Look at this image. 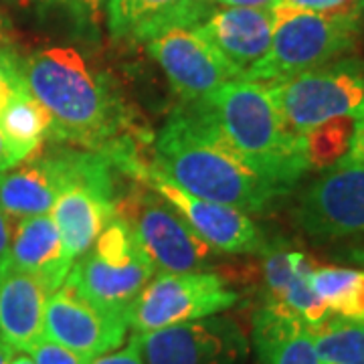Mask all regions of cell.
<instances>
[{
	"label": "cell",
	"instance_id": "obj_32",
	"mask_svg": "<svg viewBox=\"0 0 364 364\" xmlns=\"http://www.w3.org/2000/svg\"><path fill=\"white\" fill-rule=\"evenodd\" d=\"M11 235H13V225L11 219L6 217V213L0 208V259L4 257L9 243H11Z\"/></svg>",
	"mask_w": 364,
	"mask_h": 364
},
{
	"label": "cell",
	"instance_id": "obj_37",
	"mask_svg": "<svg viewBox=\"0 0 364 364\" xmlns=\"http://www.w3.org/2000/svg\"><path fill=\"white\" fill-rule=\"evenodd\" d=\"M358 14H360V23H364V0H360L358 4Z\"/></svg>",
	"mask_w": 364,
	"mask_h": 364
},
{
	"label": "cell",
	"instance_id": "obj_9",
	"mask_svg": "<svg viewBox=\"0 0 364 364\" xmlns=\"http://www.w3.org/2000/svg\"><path fill=\"white\" fill-rule=\"evenodd\" d=\"M237 299L239 296L215 273H158L134 301L128 324L134 334H148L217 316L233 308Z\"/></svg>",
	"mask_w": 364,
	"mask_h": 364
},
{
	"label": "cell",
	"instance_id": "obj_7",
	"mask_svg": "<svg viewBox=\"0 0 364 364\" xmlns=\"http://www.w3.org/2000/svg\"><path fill=\"white\" fill-rule=\"evenodd\" d=\"M109 160L117 170L130 174L136 182H142L156 191L210 249L221 253H261L267 247L257 225L249 219V215L186 193L178 184L162 176L156 168H152L150 162L138 154L136 144L119 148Z\"/></svg>",
	"mask_w": 364,
	"mask_h": 364
},
{
	"label": "cell",
	"instance_id": "obj_33",
	"mask_svg": "<svg viewBox=\"0 0 364 364\" xmlns=\"http://www.w3.org/2000/svg\"><path fill=\"white\" fill-rule=\"evenodd\" d=\"M225 6H241V9H272L279 0H217Z\"/></svg>",
	"mask_w": 364,
	"mask_h": 364
},
{
	"label": "cell",
	"instance_id": "obj_18",
	"mask_svg": "<svg viewBox=\"0 0 364 364\" xmlns=\"http://www.w3.org/2000/svg\"><path fill=\"white\" fill-rule=\"evenodd\" d=\"M4 255L16 267L37 277L49 294L65 284L73 265L51 215H37L16 223Z\"/></svg>",
	"mask_w": 364,
	"mask_h": 364
},
{
	"label": "cell",
	"instance_id": "obj_25",
	"mask_svg": "<svg viewBox=\"0 0 364 364\" xmlns=\"http://www.w3.org/2000/svg\"><path fill=\"white\" fill-rule=\"evenodd\" d=\"M13 9L21 11H49V9H67L71 13L85 16L90 21H97L104 0H2Z\"/></svg>",
	"mask_w": 364,
	"mask_h": 364
},
{
	"label": "cell",
	"instance_id": "obj_17",
	"mask_svg": "<svg viewBox=\"0 0 364 364\" xmlns=\"http://www.w3.org/2000/svg\"><path fill=\"white\" fill-rule=\"evenodd\" d=\"M49 291L37 277L0 259V338L14 352H28L45 338V308Z\"/></svg>",
	"mask_w": 364,
	"mask_h": 364
},
{
	"label": "cell",
	"instance_id": "obj_35",
	"mask_svg": "<svg viewBox=\"0 0 364 364\" xmlns=\"http://www.w3.org/2000/svg\"><path fill=\"white\" fill-rule=\"evenodd\" d=\"M14 356V350L0 338V364H9V360Z\"/></svg>",
	"mask_w": 364,
	"mask_h": 364
},
{
	"label": "cell",
	"instance_id": "obj_21",
	"mask_svg": "<svg viewBox=\"0 0 364 364\" xmlns=\"http://www.w3.org/2000/svg\"><path fill=\"white\" fill-rule=\"evenodd\" d=\"M310 284L332 316L364 322V269L314 267Z\"/></svg>",
	"mask_w": 364,
	"mask_h": 364
},
{
	"label": "cell",
	"instance_id": "obj_26",
	"mask_svg": "<svg viewBox=\"0 0 364 364\" xmlns=\"http://www.w3.org/2000/svg\"><path fill=\"white\" fill-rule=\"evenodd\" d=\"M23 87L26 85L21 71V57L11 47H0V107L14 91Z\"/></svg>",
	"mask_w": 364,
	"mask_h": 364
},
{
	"label": "cell",
	"instance_id": "obj_24",
	"mask_svg": "<svg viewBox=\"0 0 364 364\" xmlns=\"http://www.w3.org/2000/svg\"><path fill=\"white\" fill-rule=\"evenodd\" d=\"M263 304H277L294 275L308 261L301 251L284 247H265L263 251Z\"/></svg>",
	"mask_w": 364,
	"mask_h": 364
},
{
	"label": "cell",
	"instance_id": "obj_5",
	"mask_svg": "<svg viewBox=\"0 0 364 364\" xmlns=\"http://www.w3.org/2000/svg\"><path fill=\"white\" fill-rule=\"evenodd\" d=\"M154 273L156 267L140 249L130 227L114 217L93 247L73 261L65 286L102 312L128 320L134 301Z\"/></svg>",
	"mask_w": 364,
	"mask_h": 364
},
{
	"label": "cell",
	"instance_id": "obj_31",
	"mask_svg": "<svg viewBox=\"0 0 364 364\" xmlns=\"http://www.w3.org/2000/svg\"><path fill=\"white\" fill-rule=\"evenodd\" d=\"M23 160H26V158L14 148L13 144L6 140L4 132L0 130V172L13 168V166H16Z\"/></svg>",
	"mask_w": 364,
	"mask_h": 364
},
{
	"label": "cell",
	"instance_id": "obj_6",
	"mask_svg": "<svg viewBox=\"0 0 364 364\" xmlns=\"http://www.w3.org/2000/svg\"><path fill=\"white\" fill-rule=\"evenodd\" d=\"M265 85L287 128L298 136L324 122L364 117V61L360 59H338Z\"/></svg>",
	"mask_w": 364,
	"mask_h": 364
},
{
	"label": "cell",
	"instance_id": "obj_20",
	"mask_svg": "<svg viewBox=\"0 0 364 364\" xmlns=\"http://www.w3.org/2000/svg\"><path fill=\"white\" fill-rule=\"evenodd\" d=\"M0 130L23 156L31 158L41 144L49 140L53 119L31 91L23 87L14 91L0 107Z\"/></svg>",
	"mask_w": 364,
	"mask_h": 364
},
{
	"label": "cell",
	"instance_id": "obj_4",
	"mask_svg": "<svg viewBox=\"0 0 364 364\" xmlns=\"http://www.w3.org/2000/svg\"><path fill=\"white\" fill-rule=\"evenodd\" d=\"M273 37L269 53L245 79L272 83L328 65L350 53L360 35V18L328 16L291 9L284 2L272 6Z\"/></svg>",
	"mask_w": 364,
	"mask_h": 364
},
{
	"label": "cell",
	"instance_id": "obj_13",
	"mask_svg": "<svg viewBox=\"0 0 364 364\" xmlns=\"http://www.w3.org/2000/svg\"><path fill=\"white\" fill-rule=\"evenodd\" d=\"M146 49L186 102L217 90L231 79H241L233 67L198 35L195 26L170 28L164 35L148 41Z\"/></svg>",
	"mask_w": 364,
	"mask_h": 364
},
{
	"label": "cell",
	"instance_id": "obj_36",
	"mask_svg": "<svg viewBox=\"0 0 364 364\" xmlns=\"http://www.w3.org/2000/svg\"><path fill=\"white\" fill-rule=\"evenodd\" d=\"M9 364H35L33 358L28 354H14L13 358L9 360Z\"/></svg>",
	"mask_w": 364,
	"mask_h": 364
},
{
	"label": "cell",
	"instance_id": "obj_34",
	"mask_svg": "<svg viewBox=\"0 0 364 364\" xmlns=\"http://www.w3.org/2000/svg\"><path fill=\"white\" fill-rule=\"evenodd\" d=\"M13 25L11 18L6 16L4 9L0 6V47H11L13 45Z\"/></svg>",
	"mask_w": 364,
	"mask_h": 364
},
{
	"label": "cell",
	"instance_id": "obj_2",
	"mask_svg": "<svg viewBox=\"0 0 364 364\" xmlns=\"http://www.w3.org/2000/svg\"><path fill=\"white\" fill-rule=\"evenodd\" d=\"M152 168L191 195L241 213H261L286 195L223 142L188 107L174 112L154 140Z\"/></svg>",
	"mask_w": 364,
	"mask_h": 364
},
{
	"label": "cell",
	"instance_id": "obj_12",
	"mask_svg": "<svg viewBox=\"0 0 364 364\" xmlns=\"http://www.w3.org/2000/svg\"><path fill=\"white\" fill-rule=\"evenodd\" d=\"M81 150H59L45 156L26 158L0 172V208L9 219L49 215L57 196L77 176Z\"/></svg>",
	"mask_w": 364,
	"mask_h": 364
},
{
	"label": "cell",
	"instance_id": "obj_22",
	"mask_svg": "<svg viewBox=\"0 0 364 364\" xmlns=\"http://www.w3.org/2000/svg\"><path fill=\"white\" fill-rule=\"evenodd\" d=\"M320 360L326 364H364V322L330 316L312 328Z\"/></svg>",
	"mask_w": 364,
	"mask_h": 364
},
{
	"label": "cell",
	"instance_id": "obj_29",
	"mask_svg": "<svg viewBox=\"0 0 364 364\" xmlns=\"http://www.w3.org/2000/svg\"><path fill=\"white\" fill-rule=\"evenodd\" d=\"M90 364H146L140 334H134L128 340V344L119 350L116 348V350L105 352V354L91 358Z\"/></svg>",
	"mask_w": 364,
	"mask_h": 364
},
{
	"label": "cell",
	"instance_id": "obj_10",
	"mask_svg": "<svg viewBox=\"0 0 364 364\" xmlns=\"http://www.w3.org/2000/svg\"><path fill=\"white\" fill-rule=\"evenodd\" d=\"M299 227L316 239L364 235V166L340 160L299 200Z\"/></svg>",
	"mask_w": 364,
	"mask_h": 364
},
{
	"label": "cell",
	"instance_id": "obj_15",
	"mask_svg": "<svg viewBox=\"0 0 364 364\" xmlns=\"http://www.w3.org/2000/svg\"><path fill=\"white\" fill-rule=\"evenodd\" d=\"M223 59L245 79L249 71L269 53L273 37L272 9L225 6L213 11L195 26Z\"/></svg>",
	"mask_w": 364,
	"mask_h": 364
},
{
	"label": "cell",
	"instance_id": "obj_14",
	"mask_svg": "<svg viewBox=\"0 0 364 364\" xmlns=\"http://www.w3.org/2000/svg\"><path fill=\"white\" fill-rule=\"evenodd\" d=\"M128 320L102 312L79 298L65 284L47 299L45 338L79 352L85 358L116 350L128 334Z\"/></svg>",
	"mask_w": 364,
	"mask_h": 364
},
{
	"label": "cell",
	"instance_id": "obj_19",
	"mask_svg": "<svg viewBox=\"0 0 364 364\" xmlns=\"http://www.w3.org/2000/svg\"><path fill=\"white\" fill-rule=\"evenodd\" d=\"M253 350L257 364H322L312 328L275 306H261L253 316Z\"/></svg>",
	"mask_w": 364,
	"mask_h": 364
},
{
	"label": "cell",
	"instance_id": "obj_23",
	"mask_svg": "<svg viewBox=\"0 0 364 364\" xmlns=\"http://www.w3.org/2000/svg\"><path fill=\"white\" fill-rule=\"evenodd\" d=\"M356 119L342 117L314 126L301 134L304 154L308 166L316 170H328L338 164L348 154Z\"/></svg>",
	"mask_w": 364,
	"mask_h": 364
},
{
	"label": "cell",
	"instance_id": "obj_11",
	"mask_svg": "<svg viewBox=\"0 0 364 364\" xmlns=\"http://www.w3.org/2000/svg\"><path fill=\"white\" fill-rule=\"evenodd\" d=\"M146 364H243L247 338L229 318H203L140 334Z\"/></svg>",
	"mask_w": 364,
	"mask_h": 364
},
{
	"label": "cell",
	"instance_id": "obj_30",
	"mask_svg": "<svg viewBox=\"0 0 364 364\" xmlns=\"http://www.w3.org/2000/svg\"><path fill=\"white\" fill-rule=\"evenodd\" d=\"M342 160H348L352 164H360V166H364V117L356 119L348 154L342 158Z\"/></svg>",
	"mask_w": 364,
	"mask_h": 364
},
{
	"label": "cell",
	"instance_id": "obj_8",
	"mask_svg": "<svg viewBox=\"0 0 364 364\" xmlns=\"http://www.w3.org/2000/svg\"><path fill=\"white\" fill-rule=\"evenodd\" d=\"M116 217L130 227L134 239L160 273L207 269L213 249L184 223L168 203L142 182L116 198Z\"/></svg>",
	"mask_w": 364,
	"mask_h": 364
},
{
	"label": "cell",
	"instance_id": "obj_38",
	"mask_svg": "<svg viewBox=\"0 0 364 364\" xmlns=\"http://www.w3.org/2000/svg\"><path fill=\"white\" fill-rule=\"evenodd\" d=\"M322 364H326V363H322Z\"/></svg>",
	"mask_w": 364,
	"mask_h": 364
},
{
	"label": "cell",
	"instance_id": "obj_3",
	"mask_svg": "<svg viewBox=\"0 0 364 364\" xmlns=\"http://www.w3.org/2000/svg\"><path fill=\"white\" fill-rule=\"evenodd\" d=\"M188 104L237 156L282 191L310 170L301 136L287 128L265 83L231 79Z\"/></svg>",
	"mask_w": 364,
	"mask_h": 364
},
{
	"label": "cell",
	"instance_id": "obj_1",
	"mask_svg": "<svg viewBox=\"0 0 364 364\" xmlns=\"http://www.w3.org/2000/svg\"><path fill=\"white\" fill-rule=\"evenodd\" d=\"M26 90L53 119L49 140L107 154L124 142V112L102 73L71 47H49L21 59Z\"/></svg>",
	"mask_w": 364,
	"mask_h": 364
},
{
	"label": "cell",
	"instance_id": "obj_16",
	"mask_svg": "<svg viewBox=\"0 0 364 364\" xmlns=\"http://www.w3.org/2000/svg\"><path fill=\"white\" fill-rule=\"evenodd\" d=\"M215 0H104L116 41L148 43L170 28H193L213 13Z\"/></svg>",
	"mask_w": 364,
	"mask_h": 364
},
{
	"label": "cell",
	"instance_id": "obj_27",
	"mask_svg": "<svg viewBox=\"0 0 364 364\" xmlns=\"http://www.w3.org/2000/svg\"><path fill=\"white\" fill-rule=\"evenodd\" d=\"M28 356L33 358L35 364H90L91 358L81 356L79 352L65 348L53 340H39L31 350Z\"/></svg>",
	"mask_w": 364,
	"mask_h": 364
},
{
	"label": "cell",
	"instance_id": "obj_28",
	"mask_svg": "<svg viewBox=\"0 0 364 364\" xmlns=\"http://www.w3.org/2000/svg\"><path fill=\"white\" fill-rule=\"evenodd\" d=\"M291 9L308 13L328 14V16H354L360 18L358 4L360 0H279Z\"/></svg>",
	"mask_w": 364,
	"mask_h": 364
}]
</instances>
